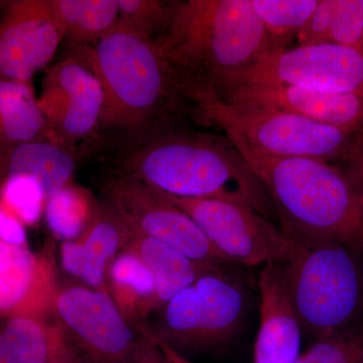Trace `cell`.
<instances>
[{"mask_svg":"<svg viewBox=\"0 0 363 363\" xmlns=\"http://www.w3.org/2000/svg\"><path fill=\"white\" fill-rule=\"evenodd\" d=\"M337 166L363 201V133Z\"/></svg>","mask_w":363,"mask_h":363,"instance_id":"cell-31","label":"cell"},{"mask_svg":"<svg viewBox=\"0 0 363 363\" xmlns=\"http://www.w3.org/2000/svg\"><path fill=\"white\" fill-rule=\"evenodd\" d=\"M45 201L42 186L33 177L9 176L0 183V204L25 226L39 223Z\"/></svg>","mask_w":363,"mask_h":363,"instance_id":"cell-27","label":"cell"},{"mask_svg":"<svg viewBox=\"0 0 363 363\" xmlns=\"http://www.w3.org/2000/svg\"><path fill=\"white\" fill-rule=\"evenodd\" d=\"M156 341V340H155ZM159 345L160 350H161L162 354L166 358L167 362L168 363H193L187 357H184L181 353L177 352L176 350H172L166 344L157 342Z\"/></svg>","mask_w":363,"mask_h":363,"instance_id":"cell-36","label":"cell"},{"mask_svg":"<svg viewBox=\"0 0 363 363\" xmlns=\"http://www.w3.org/2000/svg\"><path fill=\"white\" fill-rule=\"evenodd\" d=\"M242 85L296 86L363 97V52L331 43L295 45L260 60L228 90Z\"/></svg>","mask_w":363,"mask_h":363,"instance_id":"cell-11","label":"cell"},{"mask_svg":"<svg viewBox=\"0 0 363 363\" xmlns=\"http://www.w3.org/2000/svg\"><path fill=\"white\" fill-rule=\"evenodd\" d=\"M194 118L266 156L338 162L362 135L279 109L205 98L193 102Z\"/></svg>","mask_w":363,"mask_h":363,"instance_id":"cell-6","label":"cell"},{"mask_svg":"<svg viewBox=\"0 0 363 363\" xmlns=\"http://www.w3.org/2000/svg\"><path fill=\"white\" fill-rule=\"evenodd\" d=\"M47 119L30 82L0 78V147L40 140Z\"/></svg>","mask_w":363,"mask_h":363,"instance_id":"cell-20","label":"cell"},{"mask_svg":"<svg viewBox=\"0 0 363 363\" xmlns=\"http://www.w3.org/2000/svg\"><path fill=\"white\" fill-rule=\"evenodd\" d=\"M210 267L164 304L162 324L152 331L157 342L186 357L228 342L240 329L247 298L242 286L222 271Z\"/></svg>","mask_w":363,"mask_h":363,"instance_id":"cell-7","label":"cell"},{"mask_svg":"<svg viewBox=\"0 0 363 363\" xmlns=\"http://www.w3.org/2000/svg\"><path fill=\"white\" fill-rule=\"evenodd\" d=\"M124 248L135 252L152 272L156 286L157 310L192 285L203 272L214 267L196 264L159 241L140 234L128 233Z\"/></svg>","mask_w":363,"mask_h":363,"instance_id":"cell-19","label":"cell"},{"mask_svg":"<svg viewBox=\"0 0 363 363\" xmlns=\"http://www.w3.org/2000/svg\"><path fill=\"white\" fill-rule=\"evenodd\" d=\"M157 192L188 214L233 264L247 267L285 264L297 250V240L252 208L220 200L188 199Z\"/></svg>","mask_w":363,"mask_h":363,"instance_id":"cell-8","label":"cell"},{"mask_svg":"<svg viewBox=\"0 0 363 363\" xmlns=\"http://www.w3.org/2000/svg\"><path fill=\"white\" fill-rule=\"evenodd\" d=\"M80 240L85 253V269L81 279L89 288L108 292L107 272L119 250L125 247L128 231L106 204L97 210Z\"/></svg>","mask_w":363,"mask_h":363,"instance_id":"cell-21","label":"cell"},{"mask_svg":"<svg viewBox=\"0 0 363 363\" xmlns=\"http://www.w3.org/2000/svg\"><path fill=\"white\" fill-rule=\"evenodd\" d=\"M61 328V327H60ZM47 363H87L77 350L72 345L63 330H60L54 350Z\"/></svg>","mask_w":363,"mask_h":363,"instance_id":"cell-34","label":"cell"},{"mask_svg":"<svg viewBox=\"0 0 363 363\" xmlns=\"http://www.w3.org/2000/svg\"><path fill=\"white\" fill-rule=\"evenodd\" d=\"M123 173L166 194L220 200L269 218L274 206L264 184L225 133L178 128L130 147Z\"/></svg>","mask_w":363,"mask_h":363,"instance_id":"cell-3","label":"cell"},{"mask_svg":"<svg viewBox=\"0 0 363 363\" xmlns=\"http://www.w3.org/2000/svg\"><path fill=\"white\" fill-rule=\"evenodd\" d=\"M297 241L283 269L303 333L317 340L357 323L363 312L360 255L336 241Z\"/></svg>","mask_w":363,"mask_h":363,"instance_id":"cell-5","label":"cell"},{"mask_svg":"<svg viewBox=\"0 0 363 363\" xmlns=\"http://www.w3.org/2000/svg\"><path fill=\"white\" fill-rule=\"evenodd\" d=\"M9 4V1H6V0H0V16L4 13Z\"/></svg>","mask_w":363,"mask_h":363,"instance_id":"cell-37","label":"cell"},{"mask_svg":"<svg viewBox=\"0 0 363 363\" xmlns=\"http://www.w3.org/2000/svg\"><path fill=\"white\" fill-rule=\"evenodd\" d=\"M214 99L279 109L358 135L363 133V97L357 95L296 86L242 85Z\"/></svg>","mask_w":363,"mask_h":363,"instance_id":"cell-15","label":"cell"},{"mask_svg":"<svg viewBox=\"0 0 363 363\" xmlns=\"http://www.w3.org/2000/svg\"><path fill=\"white\" fill-rule=\"evenodd\" d=\"M0 240L20 247H28L26 226L0 204Z\"/></svg>","mask_w":363,"mask_h":363,"instance_id":"cell-33","label":"cell"},{"mask_svg":"<svg viewBox=\"0 0 363 363\" xmlns=\"http://www.w3.org/2000/svg\"><path fill=\"white\" fill-rule=\"evenodd\" d=\"M298 363H363V324L317 339Z\"/></svg>","mask_w":363,"mask_h":363,"instance_id":"cell-28","label":"cell"},{"mask_svg":"<svg viewBox=\"0 0 363 363\" xmlns=\"http://www.w3.org/2000/svg\"><path fill=\"white\" fill-rule=\"evenodd\" d=\"M60 326L37 318H7L0 326V363H47Z\"/></svg>","mask_w":363,"mask_h":363,"instance_id":"cell-23","label":"cell"},{"mask_svg":"<svg viewBox=\"0 0 363 363\" xmlns=\"http://www.w3.org/2000/svg\"><path fill=\"white\" fill-rule=\"evenodd\" d=\"M335 0H319L314 13L298 33L296 45H319L329 43L332 16Z\"/></svg>","mask_w":363,"mask_h":363,"instance_id":"cell-30","label":"cell"},{"mask_svg":"<svg viewBox=\"0 0 363 363\" xmlns=\"http://www.w3.org/2000/svg\"><path fill=\"white\" fill-rule=\"evenodd\" d=\"M135 363H168L159 345L147 331L143 332V338L136 353Z\"/></svg>","mask_w":363,"mask_h":363,"instance_id":"cell-35","label":"cell"},{"mask_svg":"<svg viewBox=\"0 0 363 363\" xmlns=\"http://www.w3.org/2000/svg\"><path fill=\"white\" fill-rule=\"evenodd\" d=\"M233 143L264 184L284 231L336 241L363 257V201L337 164L266 156Z\"/></svg>","mask_w":363,"mask_h":363,"instance_id":"cell-4","label":"cell"},{"mask_svg":"<svg viewBox=\"0 0 363 363\" xmlns=\"http://www.w3.org/2000/svg\"><path fill=\"white\" fill-rule=\"evenodd\" d=\"M105 194L128 233L159 241L201 266L233 264L188 214L145 182L123 173L107 183Z\"/></svg>","mask_w":363,"mask_h":363,"instance_id":"cell-9","label":"cell"},{"mask_svg":"<svg viewBox=\"0 0 363 363\" xmlns=\"http://www.w3.org/2000/svg\"><path fill=\"white\" fill-rule=\"evenodd\" d=\"M155 43L191 104L220 96L274 52L252 0L176 1L168 26Z\"/></svg>","mask_w":363,"mask_h":363,"instance_id":"cell-1","label":"cell"},{"mask_svg":"<svg viewBox=\"0 0 363 363\" xmlns=\"http://www.w3.org/2000/svg\"><path fill=\"white\" fill-rule=\"evenodd\" d=\"M52 317L86 362L135 363L143 332L124 317L108 292L87 286L59 288Z\"/></svg>","mask_w":363,"mask_h":363,"instance_id":"cell-10","label":"cell"},{"mask_svg":"<svg viewBox=\"0 0 363 363\" xmlns=\"http://www.w3.org/2000/svg\"><path fill=\"white\" fill-rule=\"evenodd\" d=\"M107 286L124 317L142 330L143 319L157 310L156 286L149 267L135 252L123 248L109 266Z\"/></svg>","mask_w":363,"mask_h":363,"instance_id":"cell-18","label":"cell"},{"mask_svg":"<svg viewBox=\"0 0 363 363\" xmlns=\"http://www.w3.org/2000/svg\"><path fill=\"white\" fill-rule=\"evenodd\" d=\"M58 290L51 253L37 255L0 240V316L47 321Z\"/></svg>","mask_w":363,"mask_h":363,"instance_id":"cell-14","label":"cell"},{"mask_svg":"<svg viewBox=\"0 0 363 363\" xmlns=\"http://www.w3.org/2000/svg\"><path fill=\"white\" fill-rule=\"evenodd\" d=\"M74 51L101 83L99 128L130 138L131 147L183 128L187 114L194 118L180 79L155 40L116 28L95 44Z\"/></svg>","mask_w":363,"mask_h":363,"instance_id":"cell-2","label":"cell"},{"mask_svg":"<svg viewBox=\"0 0 363 363\" xmlns=\"http://www.w3.org/2000/svg\"><path fill=\"white\" fill-rule=\"evenodd\" d=\"M96 211L88 191L69 184L48 198L44 215L52 236L69 241L77 240L85 233Z\"/></svg>","mask_w":363,"mask_h":363,"instance_id":"cell-24","label":"cell"},{"mask_svg":"<svg viewBox=\"0 0 363 363\" xmlns=\"http://www.w3.org/2000/svg\"><path fill=\"white\" fill-rule=\"evenodd\" d=\"M259 327L253 363H298L302 329L291 304L281 264L260 272Z\"/></svg>","mask_w":363,"mask_h":363,"instance_id":"cell-16","label":"cell"},{"mask_svg":"<svg viewBox=\"0 0 363 363\" xmlns=\"http://www.w3.org/2000/svg\"><path fill=\"white\" fill-rule=\"evenodd\" d=\"M362 51L363 52V42H362Z\"/></svg>","mask_w":363,"mask_h":363,"instance_id":"cell-38","label":"cell"},{"mask_svg":"<svg viewBox=\"0 0 363 363\" xmlns=\"http://www.w3.org/2000/svg\"><path fill=\"white\" fill-rule=\"evenodd\" d=\"M38 101L49 133L60 145L88 138L99 128L104 106L101 83L75 57L48 72Z\"/></svg>","mask_w":363,"mask_h":363,"instance_id":"cell-13","label":"cell"},{"mask_svg":"<svg viewBox=\"0 0 363 363\" xmlns=\"http://www.w3.org/2000/svg\"><path fill=\"white\" fill-rule=\"evenodd\" d=\"M274 52L290 49L319 0H252Z\"/></svg>","mask_w":363,"mask_h":363,"instance_id":"cell-25","label":"cell"},{"mask_svg":"<svg viewBox=\"0 0 363 363\" xmlns=\"http://www.w3.org/2000/svg\"><path fill=\"white\" fill-rule=\"evenodd\" d=\"M60 257L65 272L76 278L82 279L85 269V253L80 238L75 240L63 241Z\"/></svg>","mask_w":363,"mask_h":363,"instance_id":"cell-32","label":"cell"},{"mask_svg":"<svg viewBox=\"0 0 363 363\" xmlns=\"http://www.w3.org/2000/svg\"><path fill=\"white\" fill-rule=\"evenodd\" d=\"M175 4L161 0H118L117 28L156 40L168 26Z\"/></svg>","mask_w":363,"mask_h":363,"instance_id":"cell-26","label":"cell"},{"mask_svg":"<svg viewBox=\"0 0 363 363\" xmlns=\"http://www.w3.org/2000/svg\"><path fill=\"white\" fill-rule=\"evenodd\" d=\"M362 42L363 0H335L329 43L362 51Z\"/></svg>","mask_w":363,"mask_h":363,"instance_id":"cell-29","label":"cell"},{"mask_svg":"<svg viewBox=\"0 0 363 363\" xmlns=\"http://www.w3.org/2000/svg\"><path fill=\"white\" fill-rule=\"evenodd\" d=\"M65 40L49 0H13L0 16V78L30 82Z\"/></svg>","mask_w":363,"mask_h":363,"instance_id":"cell-12","label":"cell"},{"mask_svg":"<svg viewBox=\"0 0 363 363\" xmlns=\"http://www.w3.org/2000/svg\"><path fill=\"white\" fill-rule=\"evenodd\" d=\"M73 49L95 44L118 23V0H49Z\"/></svg>","mask_w":363,"mask_h":363,"instance_id":"cell-22","label":"cell"},{"mask_svg":"<svg viewBox=\"0 0 363 363\" xmlns=\"http://www.w3.org/2000/svg\"><path fill=\"white\" fill-rule=\"evenodd\" d=\"M1 147L6 154L0 156V183L9 176L33 177L39 181L47 199L71 184L75 160L60 143L40 138Z\"/></svg>","mask_w":363,"mask_h":363,"instance_id":"cell-17","label":"cell"}]
</instances>
